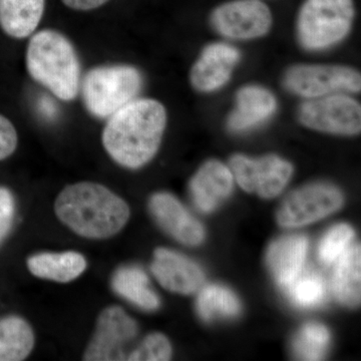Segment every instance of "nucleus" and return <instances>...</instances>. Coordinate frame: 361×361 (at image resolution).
Masks as SVG:
<instances>
[{
	"label": "nucleus",
	"instance_id": "2eb2a0df",
	"mask_svg": "<svg viewBox=\"0 0 361 361\" xmlns=\"http://www.w3.org/2000/svg\"><path fill=\"white\" fill-rule=\"evenodd\" d=\"M149 210L158 224L180 243L195 246L203 241V226L173 195H154L149 200Z\"/></svg>",
	"mask_w": 361,
	"mask_h": 361
},
{
	"label": "nucleus",
	"instance_id": "9d476101",
	"mask_svg": "<svg viewBox=\"0 0 361 361\" xmlns=\"http://www.w3.org/2000/svg\"><path fill=\"white\" fill-rule=\"evenodd\" d=\"M343 197L336 187L324 183L307 185L292 192L278 211L283 227H300L326 217L338 210Z\"/></svg>",
	"mask_w": 361,
	"mask_h": 361
},
{
	"label": "nucleus",
	"instance_id": "c85d7f7f",
	"mask_svg": "<svg viewBox=\"0 0 361 361\" xmlns=\"http://www.w3.org/2000/svg\"><path fill=\"white\" fill-rule=\"evenodd\" d=\"M18 133L13 123L0 115V161L11 157L18 147Z\"/></svg>",
	"mask_w": 361,
	"mask_h": 361
},
{
	"label": "nucleus",
	"instance_id": "9b49d317",
	"mask_svg": "<svg viewBox=\"0 0 361 361\" xmlns=\"http://www.w3.org/2000/svg\"><path fill=\"white\" fill-rule=\"evenodd\" d=\"M137 324L120 306L104 308L87 346L84 360H127L125 348L137 336Z\"/></svg>",
	"mask_w": 361,
	"mask_h": 361
},
{
	"label": "nucleus",
	"instance_id": "1a4fd4ad",
	"mask_svg": "<svg viewBox=\"0 0 361 361\" xmlns=\"http://www.w3.org/2000/svg\"><path fill=\"white\" fill-rule=\"evenodd\" d=\"M229 168L242 189L267 199L281 193L293 174L291 164L274 155L259 159L235 155L230 160Z\"/></svg>",
	"mask_w": 361,
	"mask_h": 361
},
{
	"label": "nucleus",
	"instance_id": "0eeeda50",
	"mask_svg": "<svg viewBox=\"0 0 361 361\" xmlns=\"http://www.w3.org/2000/svg\"><path fill=\"white\" fill-rule=\"evenodd\" d=\"M304 127L317 132L355 135L361 130V106L349 94L305 99L297 111Z\"/></svg>",
	"mask_w": 361,
	"mask_h": 361
},
{
	"label": "nucleus",
	"instance_id": "20e7f679",
	"mask_svg": "<svg viewBox=\"0 0 361 361\" xmlns=\"http://www.w3.org/2000/svg\"><path fill=\"white\" fill-rule=\"evenodd\" d=\"M355 0H304L297 13L296 37L308 51H322L341 44L353 28Z\"/></svg>",
	"mask_w": 361,
	"mask_h": 361
},
{
	"label": "nucleus",
	"instance_id": "c756f323",
	"mask_svg": "<svg viewBox=\"0 0 361 361\" xmlns=\"http://www.w3.org/2000/svg\"><path fill=\"white\" fill-rule=\"evenodd\" d=\"M37 110L42 118L52 121L58 116L59 109L56 102L49 96H42L37 101Z\"/></svg>",
	"mask_w": 361,
	"mask_h": 361
},
{
	"label": "nucleus",
	"instance_id": "f8f14e48",
	"mask_svg": "<svg viewBox=\"0 0 361 361\" xmlns=\"http://www.w3.org/2000/svg\"><path fill=\"white\" fill-rule=\"evenodd\" d=\"M241 61V52L227 42L207 44L190 71V82L197 92L211 94L224 87Z\"/></svg>",
	"mask_w": 361,
	"mask_h": 361
},
{
	"label": "nucleus",
	"instance_id": "412c9836",
	"mask_svg": "<svg viewBox=\"0 0 361 361\" xmlns=\"http://www.w3.org/2000/svg\"><path fill=\"white\" fill-rule=\"evenodd\" d=\"M113 288L126 300L144 310H156L160 299L149 286V278L141 268L127 266L113 277Z\"/></svg>",
	"mask_w": 361,
	"mask_h": 361
},
{
	"label": "nucleus",
	"instance_id": "6ab92c4d",
	"mask_svg": "<svg viewBox=\"0 0 361 361\" xmlns=\"http://www.w3.org/2000/svg\"><path fill=\"white\" fill-rule=\"evenodd\" d=\"M44 0H0V27L13 39H25L37 30Z\"/></svg>",
	"mask_w": 361,
	"mask_h": 361
},
{
	"label": "nucleus",
	"instance_id": "7c9ffc66",
	"mask_svg": "<svg viewBox=\"0 0 361 361\" xmlns=\"http://www.w3.org/2000/svg\"><path fill=\"white\" fill-rule=\"evenodd\" d=\"M65 6L75 11H87L99 8L109 0H61Z\"/></svg>",
	"mask_w": 361,
	"mask_h": 361
},
{
	"label": "nucleus",
	"instance_id": "bb28decb",
	"mask_svg": "<svg viewBox=\"0 0 361 361\" xmlns=\"http://www.w3.org/2000/svg\"><path fill=\"white\" fill-rule=\"evenodd\" d=\"M172 356V346L167 337L161 334H152L142 341L137 349L130 353V361H166Z\"/></svg>",
	"mask_w": 361,
	"mask_h": 361
},
{
	"label": "nucleus",
	"instance_id": "dca6fc26",
	"mask_svg": "<svg viewBox=\"0 0 361 361\" xmlns=\"http://www.w3.org/2000/svg\"><path fill=\"white\" fill-rule=\"evenodd\" d=\"M234 177L229 167L219 161H206L190 183V191L196 206L211 212L225 200L233 190Z\"/></svg>",
	"mask_w": 361,
	"mask_h": 361
},
{
	"label": "nucleus",
	"instance_id": "6e6552de",
	"mask_svg": "<svg viewBox=\"0 0 361 361\" xmlns=\"http://www.w3.org/2000/svg\"><path fill=\"white\" fill-rule=\"evenodd\" d=\"M210 25L228 39H261L272 27V11L262 0H228L213 9Z\"/></svg>",
	"mask_w": 361,
	"mask_h": 361
},
{
	"label": "nucleus",
	"instance_id": "aec40b11",
	"mask_svg": "<svg viewBox=\"0 0 361 361\" xmlns=\"http://www.w3.org/2000/svg\"><path fill=\"white\" fill-rule=\"evenodd\" d=\"M361 250L360 244L349 246L337 259L332 288L337 300L355 306L361 296Z\"/></svg>",
	"mask_w": 361,
	"mask_h": 361
},
{
	"label": "nucleus",
	"instance_id": "f257e3e1",
	"mask_svg": "<svg viewBox=\"0 0 361 361\" xmlns=\"http://www.w3.org/2000/svg\"><path fill=\"white\" fill-rule=\"evenodd\" d=\"M167 111L153 99H135L109 118L103 133L106 153L118 165L139 169L160 148Z\"/></svg>",
	"mask_w": 361,
	"mask_h": 361
},
{
	"label": "nucleus",
	"instance_id": "5701e85b",
	"mask_svg": "<svg viewBox=\"0 0 361 361\" xmlns=\"http://www.w3.org/2000/svg\"><path fill=\"white\" fill-rule=\"evenodd\" d=\"M197 310L204 320L238 315L241 305L236 295L226 287L209 285L202 289L197 300Z\"/></svg>",
	"mask_w": 361,
	"mask_h": 361
},
{
	"label": "nucleus",
	"instance_id": "f3484780",
	"mask_svg": "<svg viewBox=\"0 0 361 361\" xmlns=\"http://www.w3.org/2000/svg\"><path fill=\"white\" fill-rule=\"evenodd\" d=\"M307 250V239L301 235L284 237L271 244L268 264L278 283L287 287L302 272Z\"/></svg>",
	"mask_w": 361,
	"mask_h": 361
},
{
	"label": "nucleus",
	"instance_id": "4468645a",
	"mask_svg": "<svg viewBox=\"0 0 361 361\" xmlns=\"http://www.w3.org/2000/svg\"><path fill=\"white\" fill-rule=\"evenodd\" d=\"M151 270L164 288L176 293H194L204 281L203 271L196 263L169 249H157Z\"/></svg>",
	"mask_w": 361,
	"mask_h": 361
},
{
	"label": "nucleus",
	"instance_id": "ddd939ff",
	"mask_svg": "<svg viewBox=\"0 0 361 361\" xmlns=\"http://www.w3.org/2000/svg\"><path fill=\"white\" fill-rule=\"evenodd\" d=\"M277 97L261 85H243L237 90L235 104L227 118L228 129L245 133L268 122L276 114Z\"/></svg>",
	"mask_w": 361,
	"mask_h": 361
},
{
	"label": "nucleus",
	"instance_id": "cd10ccee",
	"mask_svg": "<svg viewBox=\"0 0 361 361\" xmlns=\"http://www.w3.org/2000/svg\"><path fill=\"white\" fill-rule=\"evenodd\" d=\"M16 203L13 194L6 188L0 187V243L4 241L13 226Z\"/></svg>",
	"mask_w": 361,
	"mask_h": 361
},
{
	"label": "nucleus",
	"instance_id": "7ed1b4c3",
	"mask_svg": "<svg viewBox=\"0 0 361 361\" xmlns=\"http://www.w3.org/2000/svg\"><path fill=\"white\" fill-rule=\"evenodd\" d=\"M30 77L61 101H73L80 87V66L75 47L56 30L35 33L26 49Z\"/></svg>",
	"mask_w": 361,
	"mask_h": 361
},
{
	"label": "nucleus",
	"instance_id": "393cba45",
	"mask_svg": "<svg viewBox=\"0 0 361 361\" xmlns=\"http://www.w3.org/2000/svg\"><path fill=\"white\" fill-rule=\"evenodd\" d=\"M286 288L291 300L301 307L318 305L326 296V284L314 272H301Z\"/></svg>",
	"mask_w": 361,
	"mask_h": 361
},
{
	"label": "nucleus",
	"instance_id": "f03ea898",
	"mask_svg": "<svg viewBox=\"0 0 361 361\" xmlns=\"http://www.w3.org/2000/svg\"><path fill=\"white\" fill-rule=\"evenodd\" d=\"M61 222L89 239L115 236L130 218V207L118 195L101 184L80 182L66 187L54 203Z\"/></svg>",
	"mask_w": 361,
	"mask_h": 361
},
{
	"label": "nucleus",
	"instance_id": "b1692460",
	"mask_svg": "<svg viewBox=\"0 0 361 361\" xmlns=\"http://www.w3.org/2000/svg\"><path fill=\"white\" fill-rule=\"evenodd\" d=\"M329 341L326 327L319 323H308L294 339V353L302 360H319L324 356Z\"/></svg>",
	"mask_w": 361,
	"mask_h": 361
},
{
	"label": "nucleus",
	"instance_id": "a211bd4d",
	"mask_svg": "<svg viewBox=\"0 0 361 361\" xmlns=\"http://www.w3.org/2000/svg\"><path fill=\"white\" fill-rule=\"evenodd\" d=\"M87 260L75 251L45 253L33 255L27 260L28 270L35 276L68 283L77 279L87 269Z\"/></svg>",
	"mask_w": 361,
	"mask_h": 361
},
{
	"label": "nucleus",
	"instance_id": "423d86ee",
	"mask_svg": "<svg viewBox=\"0 0 361 361\" xmlns=\"http://www.w3.org/2000/svg\"><path fill=\"white\" fill-rule=\"evenodd\" d=\"M282 82L291 94L310 99L334 94H357L361 75L348 66L298 63L285 71Z\"/></svg>",
	"mask_w": 361,
	"mask_h": 361
},
{
	"label": "nucleus",
	"instance_id": "4be33fe9",
	"mask_svg": "<svg viewBox=\"0 0 361 361\" xmlns=\"http://www.w3.org/2000/svg\"><path fill=\"white\" fill-rule=\"evenodd\" d=\"M32 326L18 316L0 318V361L25 360L35 346Z\"/></svg>",
	"mask_w": 361,
	"mask_h": 361
},
{
	"label": "nucleus",
	"instance_id": "39448f33",
	"mask_svg": "<svg viewBox=\"0 0 361 361\" xmlns=\"http://www.w3.org/2000/svg\"><path fill=\"white\" fill-rule=\"evenodd\" d=\"M141 71L127 65L99 66L85 75L82 84L85 108L92 116L109 118L141 92Z\"/></svg>",
	"mask_w": 361,
	"mask_h": 361
},
{
	"label": "nucleus",
	"instance_id": "a878e982",
	"mask_svg": "<svg viewBox=\"0 0 361 361\" xmlns=\"http://www.w3.org/2000/svg\"><path fill=\"white\" fill-rule=\"evenodd\" d=\"M355 236L353 228L346 224L334 226L323 237L318 247V257L324 264L336 262L343 252L350 246Z\"/></svg>",
	"mask_w": 361,
	"mask_h": 361
}]
</instances>
